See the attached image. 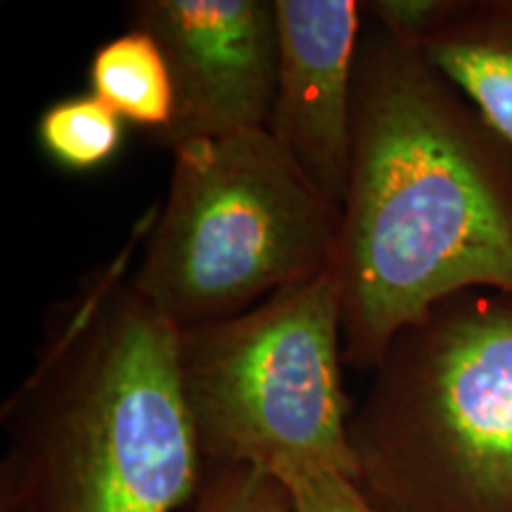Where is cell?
Wrapping results in <instances>:
<instances>
[{
  "label": "cell",
  "mask_w": 512,
  "mask_h": 512,
  "mask_svg": "<svg viewBox=\"0 0 512 512\" xmlns=\"http://www.w3.org/2000/svg\"><path fill=\"white\" fill-rule=\"evenodd\" d=\"M448 3L451 0H373L363 3V10L389 36L420 46L446 15Z\"/></svg>",
  "instance_id": "13"
},
{
  "label": "cell",
  "mask_w": 512,
  "mask_h": 512,
  "mask_svg": "<svg viewBox=\"0 0 512 512\" xmlns=\"http://www.w3.org/2000/svg\"><path fill=\"white\" fill-rule=\"evenodd\" d=\"M133 287L176 330L219 323L332 273L342 207L268 128L176 150Z\"/></svg>",
  "instance_id": "4"
},
{
  "label": "cell",
  "mask_w": 512,
  "mask_h": 512,
  "mask_svg": "<svg viewBox=\"0 0 512 512\" xmlns=\"http://www.w3.org/2000/svg\"><path fill=\"white\" fill-rule=\"evenodd\" d=\"M335 273L242 316L176 330V368L204 465L275 479L332 467L354 479Z\"/></svg>",
  "instance_id": "5"
},
{
  "label": "cell",
  "mask_w": 512,
  "mask_h": 512,
  "mask_svg": "<svg viewBox=\"0 0 512 512\" xmlns=\"http://www.w3.org/2000/svg\"><path fill=\"white\" fill-rule=\"evenodd\" d=\"M36 136L55 164L83 174L112 162L124 143V119L93 93L72 95L41 112Z\"/></svg>",
  "instance_id": "10"
},
{
  "label": "cell",
  "mask_w": 512,
  "mask_h": 512,
  "mask_svg": "<svg viewBox=\"0 0 512 512\" xmlns=\"http://www.w3.org/2000/svg\"><path fill=\"white\" fill-rule=\"evenodd\" d=\"M335 273L344 363L460 292L512 294V152L420 46L363 36Z\"/></svg>",
  "instance_id": "1"
},
{
  "label": "cell",
  "mask_w": 512,
  "mask_h": 512,
  "mask_svg": "<svg viewBox=\"0 0 512 512\" xmlns=\"http://www.w3.org/2000/svg\"><path fill=\"white\" fill-rule=\"evenodd\" d=\"M370 373L349 446L377 512H512V294L444 299Z\"/></svg>",
  "instance_id": "3"
},
{
  "label": "cell",
  "mask_w": 512,
  "mask_h": 512,
  "mask_svg": "<svg viewBox=\"0 0 512 512\" xmlns=\"http://www.w3.org/2000/svg\"><path fill=\"white\" fill-rule=\"evenodd\" d=\"M290 494V512H377L347 472L311 467L280 479Z\"/></svg>",
  "instance_id": "12"
},
{
  "label": "cell",
  "mask_w": 512,
  "mask_h": 512,
  "mask_svg": "<svg viewBox=\"0 0 512 512\" xmlns=\"http://www.w3.org/2000/svg\"><path fill=\"white\" fill-rule=\"evenodd\" d=\"M420 50L512 152V0H451Z\"/></svg>",
  "instance_id": "8"
},
{
  "label": "cell",
  "mask_w": 512,
  "mask_h": 512,
  "mask_svg": "<svg viewBox=\"0 0 512 512\" xmlns=\"http://www.w3.org/2000/svg\"><path fill=\"white\" fill-rule=\"evenodd\" d=\"M155 219L46 311L29 373L0 406V512H181L204 479L176 328L136 292Z\"/></svg>",
  "instance_id": "2"
},
{
  "label": "cell",
  "mask_w": 512,
  "mask_h": 512,
  "mask_svg": "<svg viewBox=\"0 0 512 512\" xmlns=\"http://www.w3.org/2000/svg\"><path fill=\"white\" fill-rule=\"evenodd\" d=\"M128 19L155 38L174 76L176 114L159 145L176 150L266 128L278 74L275 3L138 0Z\"/></svg>",
  "instance_id": "6"
},
{
  "label": "cell",
  "mask_w": 512,
  "mask_h": 512,
  "mask_svg": "<svg viewBox=\"0 0 512 512\" xmlns=\"http://www.w3.org/2000/svg\"><path fill=\"white\" fill-rule=\"evenodd\" d=\"M88 86L124 124L164 133L176 114V88L164 50L147 31L128 29L100 43L88 64Z\"/></svg>",
  "instance_id": "9"
},
{
  "label": "cell",
  "mask_w": 512,
  "mask_h": 512,
  "mask_svg": "<svg viewBox=\"0 0 512 512\" xmlns=\"http://www.w3.org/2000/svg\"><path fill=\"white\" fill-rule=\"evenodd\" d=\"M188 512H290L285 484L252 467L207 465Z\"/></svg>",
  "instance_id": "11"
},
{
  "label": "cell",
  "mask_w": 512,
  "mask_h": 512,
  "mask_svg": "<svg viewBox=\"0 0 512 512\" xmlns=\"http://www.w3.org/2000/svg\"><path fill=\"white\" fill-rule=\"evenodd\" d=\"M278 74L268 133L342 207L354 155L363 3L275 0Z\"/></svg>",
  "instance_id": "7"
}]
</instances>
